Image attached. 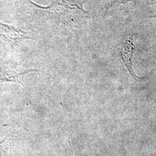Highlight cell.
Here are the masks:
<instances>
[{
    "label": "cell",
    "mask_w": 156,
    "mask_h": 156,
    "mask_svg": "<svg viewBox=\"0 0 156 156\" xmlns=\"http://www.w3.org/2000/svg\"><path fill=\"white\" fill-rule=\"evenodd\" d=\"M135 0H108L105 5V11L104 13V16L106 15L108 11L114 6H117L120 5L126 4L128 2L134 1Z\"/></svg>",
    "instance_id": "4"
},
{
    "label": "cell",
    "mask_w": 156,
    "mask_h": 156,
    "mask_svg": "<svg viewBox=\"0 0 156 156\" xmlns=\"http://www.w3.org/2000/svg\"><path fill=\"white\" fill-rule=\"evenodd\" d=\"M8 138H5L4 140L0 141V156H6L7 152L8 149V142L9 140Z\"/></svg>",
    "instance_id": "5"
},
{
    "label": "cell",
    "mask_w": 156,
    "mask_h": 156,
    "mask_svg": "<svg viewBox=\"0 0 156 156\" xmlns=\"http://www.w3.org/2000/svg\"><path fill=\"white\" fill-rule=\"evenodd\" d=\"M31 38L28 33L11 25L0 22V39L14 47L23 40Z\"/></svg>",
    "instance_id": "1"
},
{
    "label": "cell",
    "mask_w": 156,
    "mask_h": 156,
    "mask_svg": "<svg viewBox=\"0 0 156 156\" xmlns=\"http://www.w3.org/2000/svg\"><path fill=\"white\" fill-rule=\"evenodd\" d=\"M36 69H27L10 64L0 65V82H15L23 85L22 76L27 73L36 71Z\"/></svg>",
    "instance_id": "2"
},
{
    "label": "cell",
    "mask_w": 156,
    "mask_h": 156,
    "mask_svg": "<svg viewBox=\"0 0 156 156\" xmlns=\"http://www.w3.org/2000/svg\"><path fill=\"white\" fill-rule=\"evenodd\" d=\"M150 17H152V18H156V15H154L152 16H150Z\"/></svg>",
    "instance_id": "7"
},
{
    "label": "cell",
    "mask_w": 156,
    "mask_h": 156,
    "mask_svg": "<svg viewBox=\"0 0 156 156\" xmlns=\"http://www.w3.org/2000/svg\"><path fill=\"white\" fill-rule=\"evenodd\" d=\"M120 49L121 56L128 72L133 78L140 79L135 75L133 69L132 58L135 50V45L133 42V38L131 35H128L123 39Z\"/></svg>",
    "instance_id": "3"
},
{
    "label": "cell",
    "mask_w": 156,
    "mask_h": 156,
    "mask_svg": "<svg viewBox=\"0 0 156 156\" xmlns=\"http://www.w3.org/2000/svg\"><path fill=\"white\" fill-rule=\"evenodd\" d=\"M68 154H69V156H73V151L71 152V151H68Z\"/></svg>",
    "instance_id": "6"
}]
</instances>
